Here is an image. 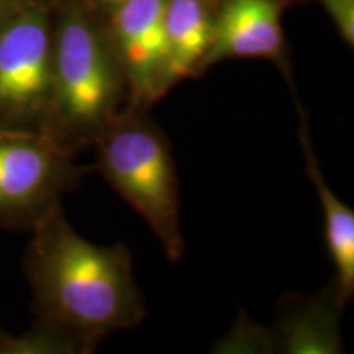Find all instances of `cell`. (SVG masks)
Wrapping results in <instances>:
<instances>
[{
    "mask_svg": "<svg viewBox=\"0 0 354 354\" xmlns=\"http://www.w3.org/2000/svg\"><path fill=\"white\" fill-rule=\"evenodd\" d=\"M344 307L333 286L318 297L286 299L277 326L269 330L271 353L336 354L343 351L338 320Z\"/></svg>",
    "mask_w": 354,
    "mask_h": 354,
    "instance_id": "obj_8",
    "label": "cell"
},
{
    "mask_svg": "<svg viewBox=\"0 0 354 354\" xmlns=\"http://www.w3.org/2000/svg\"><path fill=\"white\" fill-rule=\"evenodd\" d=\"M44 133L0 127V227L32 232L95 171Z\"/></svg>",
    "mask_w": 354,
    "mask_h": 354,
    "instance_id": "obj_4",
    "label": "cell"
},
{
    "mask_svg": "<svg viewBox=\"0 0 354 354\" xmlns=\"http://www.w3.org/2000/svg\"><path fill=\"white\" fill-rule=\"evenodd\" d=\"M0 354H82L73 342L43 326L24 335H10L0 328Z\"/></svg>",
    "mask_w": 354,
    "mask_h": 354,
    "instance_id": "obj_11",
    "label": "cell"
},
{
    "mask_svg": "<svg viewBox=\"0 0 354 354\" xmlns=\"http://www.w3.org/2000/svg\"><path fill=\"white\" fill-rule=\"evenodd\" d=\"M128 102L107 28L69 2L53 30V95L44 135L71 153L92 148Z\"/></svg>",
    "mask_w": 354,
    "mask_h": 354,
    "instance_id": "obj_2",
    "label": "cell"
},
{
    "mask_svg": "<svg viewBox=\"0 0 354 354\" xmlns=\"http://www.w3.org/2000/svg\"><path fill=\"white\" fill-rule=\"evenodd\" d=\"M21 3H25V2H13V0H0V21L6 19L7 15H10V13L15 10V8H19Z\"/></svg>",
    "mask_w": 354,
    "mask_h": 354,
    "instance_id": "obj_13",
    "label": "cell"
},
{
    "mask_svg": "<svg viewBox=\"0 0 354 354\" xmlns=\"http://www.w3.org/2000/svg\"><path fill=\"white\" fill-rule=\"evenodd\" d=\"M149 110L125 107L97 136L95 171L143 216L166 258L184 254L179 177L169 140Z\"/></svg>",
    "mask_w": 354,
    "mask_h": 354,
    "instance_id": "obj_3",
    "label": "cell"
},
{
    "mask_svg": "<svg viewBox=\"0 0 354 354\" xmlns=\"http://www.w3.org/2000/svg\"><path fill=\"white\" fill-rule=\"evenodd\" d=\"M51 17L25 2L0 21V127L44 133L53 95Z\"/></svg>",
    "mask_w": 354,
    "mask_h": 354,
    "instance_id": "obj_5",
    "label": "cell"
},
{
    "mask_svg": "<svg viewBox=\"0 0 354 354\" xmlns=\"http://www.w3.org/2000/svg\"><path fill=\"white\" fill-rule=\"evenodd\" d=\"M215 12L210 0H167L165 10L166 63L161 95L184 79L201 76L214 35Z\"/></svg>",
    "mask_w": 354,
    "mask_h": 354,
    "instance_id": "obj_9",
    "label": "cell"
},
{
    "mask_svg": "<svg viewBox=\"0 0 354 354\" xmlns=\"http://www.w3.org/2000/svg\"><path fill=\"white\" fill-rule=\"evenodd\" d=\"M25 274L35 325L68 338L82 354L148 315L130 250L122 243L99 246L84 240L61 205L32 230Z\"/></svg>",
    "mask_w": 354,
    "mask_h": 354,
    "instance_id": "obj_1",
    "label": "cell"
},
{
    "mask_svg": "<svg viewBox=\"0 0 354 354\" xmlns=\"http://www.w3.org/2000/svg\"><path fill=\"white\" fill-rule=\"evenodd\" d=\"M287 0H223L202 71L230 57H264L284 63L282 13Z\"/></svg>",
    "mask_w": 354,
    "mask_h": 354,
    "instance_id": "obj_7",
    "label": "cell"
},
{
    "mask_svg": "<svg viewBox=\"0 0 354 354\" xmlns=\"http://www.w3.org/2000/svg\"><path fill=\"white\" fill-rule=\"evenodd\" d=\"M328 15L333 20V24L338 28L344 41L349 46L354 44V0H318Z\"/></svg>",
    "mask_w": 354,
    "mask_h": 354,
    "instance_id": "obj_12",
    "label": "cell"
},
{
    "mask_svg": "<svg viewBox=\"0 0 354 354\" xmlns=\"http://www.w3.org/2000/svg\"><path fill=\"white\" fill-rule=\"evenodd\" d=\"M167 0H125L109 12V35L128 87L127 107L149 110L161 100Z\"/></svg>",
    "mask_w": 354,
    "mask_h": 354,
    "instance_id": "obj_6",
    "label": "cell"
},
{
    "mask_svg": "<svg viewBox=\"0 0 354 354\" xmlns=\"http://www.w3.org/2000/svg\"><path fill=\"white\" fill-rule=\"evenodd\" d=\"M299 112V140L305 159V169L312 180L320 201L325 220V238L331 261L336 269L333 289L339 304L346 307L354 295V214L349 207L335 196L333 190L323 177L320 162L310 138L308 117L297 102Z\"/></svg>",
    "mask_w": 354,
    "mask_h": 354,
    "instance_id": "obj_10",
    "label": "cell"
},
{
    "mask_svg": "<svg viewBox=\"0 0 354 354\" xmlns=\"http://www.w3.org/2000/svg\"><path fill=\"white\" fill-rule=\"evenodd\" d=\"M94 2L102 8H105L107 12H112L115 7H118L120 3L125 2V0H94Z\"/></svg>",
    "mask_w": 354,
    "mask_h": 354,
    "instance_id": "obj_14",
    "label": "cell"
}]
</instances>
